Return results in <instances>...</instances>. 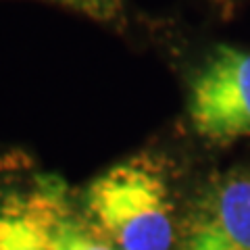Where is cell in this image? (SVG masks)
<instances>
[{"label":"cell","mask_w":250,"mask_h":250,"mask_svg":"<svg viewBox=\"0 0 250 250\" xmlns=\"http://www.w3.org/2000/svg\"><path fill=\"white\" fill-rule=\"evenodd\" d=\"M85 210L117 250H173L175 221L167 179L146 159L106 169L85 190Z\"/></svg>","instance_id":"obj_1"},{"label":"cell","mask_w":250,"mask_h":250,"mask_svg":"<svg viewBox=\"0 0 250 250\" xmlns=\"http://www.w3.org/2000/svg\"><path fill=\"white\" fill-rule=\"evenodd\" d=\"M188 115L196 136L231 144L250 136V50L219 46L192 80Z\"/></svg>","instance_id":"obj_2"},{"label":"cell","mask_w":250,"mask_h":250,"mask_svg":"<svg viewBox=\"0 0 250 250\" xmlns=\"http://www.w3.org/2000/svg\"><path fill=\"white\" fill-rule=\"evenodd\" d=\"M179 250H250V171H229L205 188Z\"/></svg>","instance_id":"obj_3"},{"label":"cell","mask_w":250,"mask_h":250,"mask_svg":"<svg viewBox=\"0 0 250 250\" xmlns=\"http://www.w3.org/2000/svg\"><path fill=\"white\" fill-rule=\"evenodd\" d=\"M69 215L67 188L57 177L0 194V250H54Z\"/></svg>","instance_id":"obj_4"},{"label":"cell","mask_w":250,"mask_h":250,"mask_svg":"<svg viewBox=\"0 0 250 250\" xmlns=\"http://www.w3.org/2000/svg\"><path fill=\"white\" fill-rule=\"evenodd\" d=\"M54 250H117L106 238L94 233L88 225L77 221L71 215L67 217L65 225L59 233Z\"/></svg>","instance_id":"obj_5"},{"label":"cell","mask_w":250,"mask_h":250,"mask_svg":"<svg viewBox=\"0 0 250 250\" xmlns=\"http://www.w3.org/2000/svg\"><path fill=\"white\" fill-rule=\"evenodd\" d=\"M48 2L80 11L92 19H115L123 9V0H48Z\"/></svg>","instance_id":"obj_6"}]
</instances>
